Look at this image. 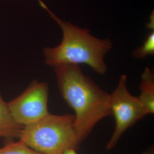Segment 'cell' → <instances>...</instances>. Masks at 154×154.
<instances>
[{"mask_svg":"<svg viewBox=\"0 0 154 154\" xmlns=\"http://www.w3.org/2000/svg\"><path fill=\"white\" fill-rule=\"evenodd\" d=\"M54 70L61 96L75 112L74 126L81 144L100 121L111 116L110 95L78 65H63Z\"/></svg>","mask_w":154,"mask_h":154,"instance_id":"6da1fadb","label":"cell"},{"mask_svg":"<svg viewBox=\"0 0 154 154\" xmlns=\"http://www.w3.org/2000/svg\"><path fill=\"white\" fill-rule=\"evenodd\" d=\"M40 6L61 28L63 37L60 44L43 50L45 63L55 67L63 65L85 64L94 72L104 75L107 71L105 57L112 49L109 38L100 39L91 34L85 28H80L61 19L51 11L41 0Z\"/></svg>","mask_w":154,"mask_h":154,"instance_id":"7a4b0ae2","label":"cell"},{"mask_svg":"<svg viewBox=\"0 0 154 154\" xmlns=\"http://www.w3.org/2000/svg\"><path fill=\"white\" fill-rule=\"evenodd\" d=\"M74 116L49 114L38 121L23 127L20 139L42 154H63L77 149L80 143L74 126Z\"/></svg>","mask_w":154,"mask_h":154,"instance_id":"3957f363","label":"cell"},{"mask_svg":"<svg viewBox=\"0 0 154 154\" xmlns=\"http://www.w3.org/2000/svg\"><path fill=\"white\" fill-rule=\"evenodd\" d=\"M110 95L111 116L115 119V128L109 142L106 150L116 147L122 135L147 114L138 97L132 95L127 88V76L122 75L116 89Z\"/></svg>","mask_w":154,"mask_h":154,"instance_id":"277c9868","label":"cell"},{"mask_svg":"<svg viewBox=\"0 0 154 154\" xmlns=\"http://www.w3.org/2000/svg\"><path fill=\"white\" fill-rule=\"evenodd\" d=\"M48 98V84L33 80L22 93L8 103V106L17 123L26 126L49 114Z\"/></svg>","mask_w":154,"mask_h":154,"instance_id":"5b68a950","label":"cell"},{"mask_svg":"<svg viewBox=\"0 0 154 154\" xmlns=\"http://www.w3.org/2000/svg\"><path fill=\"white\" fill-rule=\"evenodd\" d=\"M140 94L138 99L147 114L154 113V74L149 67H146L141 74Z\"/></svg>","mask_w":154,"mask_h":154,"instance_id":"8992f818","label":"cell"},{"mask_svg":"<svg viewBox=\"0 0 154 154\" xmlns=\"http://www.w3.org/2000/svg\"><path fill=\"white\" fill-rule=\"evenodd\" d=\"M23 128L14 119L8 103L4 100L0 93V137L20 138Z\"/></svg>","mask_w":154,"mask_h":154,"instance_id":"52a82bcc","label":"cell"},{"mask_svg":"<svg viewBox=\"0 0 154 154\" xmlns=\"http://www.w3.org/2000/svg\"><path fill=\"white\" fill-rule=\"evenodd\" d=\"M154 55V30H151L143 45L133 50L132 56L135 59L142 60L149 55Z\"/></svg>","mask_w":154,"mask_h":154,"instance_id":"ba28073f","label":"cell"},{"mask_svg":"<svg viewBox=\"0 0 154 154\" xmlns=\"http://www.w3.org/2000/svg\"><path fill=\"white\" fill-rule=\"evenodd\" d=\"M0 154H42L30 148L21 140L9 143L0 148Z\"/></svg>","mask_w":154,"mask_h":154,"instance_id":"9c48e42d","label":"cell"},{"mask_svg":"<svg viewBox=\"0 0 154 154\" xmlns=\"http://www.w3.org/2000/svg\"><path fill=\"white\" fill-rule=\"evenodd\" d=\"M147 28L149 30H154V11L151 13L150 17H149V21L147 24Z\"/></svg>","mask_w":154,"mask_h":154,"instance_id":"30bf717a","label":"cell"},{"mask_svg":"<svg viewBox=\"0 0 154 154\" xmlns=\"http://www.w3.org/2000/svg\"><path fill=\"white\" fill-rule=\"evenodd\" d=\"M142 154H154V149L153 147H151L149 149H146L145 151L142 152Z\"/></svg>","mask_w":154,"mask_h":154,"instance_id":"8fae6325","label":"cell"},{"mask_svg":"<svg viewBox=\"0 0 154 154\" xmlns=\"http://www.w3.org/2000/svg\"><path fill=\"white\" fill-rule=\"evenodd\" d=\"M63 154H78L75 149H71L67 150Z\"/></svg>","mask_w":154,"mask_h":154,"instance_id":"7c38bea8","label":"cell"}]
</instances>
